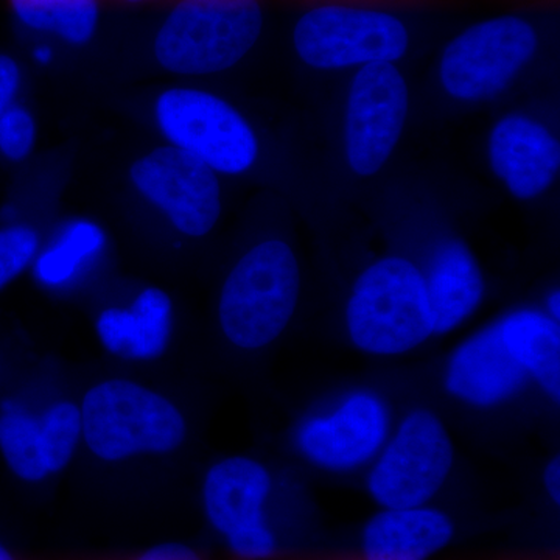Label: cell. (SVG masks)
Returning a JSON list of instances; mask_svg holds the SVG:
<instances>
[{
  "label": "cell",
  "instance_id": "1",
  "mask_svg": "<svg viewBox=\"0 0 560 560\" xmlns=\"http://www.w3.org/2000/svg\"><path fill=\"white\" fill-rule=\"evenodd\" d=\"M345 330L352 348L372 359H399L436 337L420 265L400 254L371 261L353 280Z\"/></svg>",
  "mask_w": 560,
  "mask_h": 560
},
{
  "label": "cell",
  "instance_id": "2",
  "mask_svg": "<svg viewBox=\"0 0 560 560\" xmlns=\"http://www.w3.org/2000/svg\"><path fill=\"white\" fill-rule=\"evenodd\" d=\"M301 296L296 253L280 238L250 246L221 285L219 326L235 349L268 348L289 329Z\"/></svg>",
  "mask_w": 560,
  "mask_h": 560
},
{
  "label": "cell",
  "instance_id": "3",
  "mask_svg": "<svg viewBox=\"0 0 560 560\" xmlns=\"http://www.w3.org/2000/svg\"><path fill=\"white\" fill-rule=\"evenodd\" d=\"M261 0H176L153 39L154 60L180 77L237 66L264 31Z\"/></svg>",
  "mask_w": 560,
  "mask_h": 560
},
{
  "label": "cell",
  "instance_id": "4",
  "mask_svg": "<svg viewBox=\"0 0 560 560\" xmlns=\"http://www.w3.org/2000/svg\"><path fill=\"white\" fill-rule=\"evenodd\" d=\"M80 411L84 445L105 463L167 455L187 438L183 411L168 397L128 378L92 386Z\"/></svg>",
  "mask_w": 560,
  "mask_h": 560
},
{
  "label": "cell",
  "instance_id": "5",
  "mask_svg": "<svg viewBox=\"0 0 560 560\" xmlns=\"http://www.w3.org/2000/svg\"><path fill=\"white\" fill-rule=\"evenodd\" d=\"M456 445L433 408L415 407L396 418L388 440L366 470L368 493L378 508L431 504L451 481Z\"/></svg>",
  "mask_w": 560,
  "mask_h": 560
},
{
  "label": "cell",
  "instance_id": "6",
  "mask_svg": "<svg viewBox=\"0 0 560 560\" xmlns=\"http://www.w3.org/2000/svg\"><path fill=\"white\" fill-rule=\"evenodd\" d=\"M153 116L167 145L205 162L217 175H243L259 160V139L248 119L213 92L168 88L154 101Z\"/></svg>",
  "mask_w": 560,
  "mask_h": 560
},
{
  "label": "cell",
  "instance_id": "7",
  "mask_svg": "<svg viewBox=\"0 0 560 560\" xmlns=\"http://www.w3.org/2000/svg\"><path fill=\"white\" fill-rule=\"evenodd\" d=\"M394 422L385 394L357 386L301 419L294 429V451L315 470L355 474L371 466Z\"/></svg>",
  "mask_w": 560,
  "mask_h": 560
},
{
  "label": "cell",
  "instance_id": "8",
  "mask_svg": "<svg viewBox=\"0 0 560 560\" xmlns=\"http://www.w3.org/2000/svg\"><path fill=\"white\" fill-rule=\"evenodd\" d=\"M293 46L308 68H361L400 60L410 47V32L386 11L329 2L302 14L293 28Z\"/></svg>",
  "mask_w": 560,
  "mask_h": 560
},
{
  "label": "cell",
  "instance_id": "9",
  "mask_svg": "<svg viewBox=\"0 0 560 560\" xmlns=\"http://www.w3.org/2000/svg\"><path fill=\"white\" fill-rule=\"evenodd\" d=\"M539 50V33L514 14L477 22L442 51L440 81L459 102H485L508 90Z\"/></svg>",
  "mask_w": 560,
  "mask_h": 560
},
{
  "label": "cell",
  "instance_id": "10",
  "mask_svg": "<svg viewBox=\"0 0 560 560\" xmlns=\"http://www.w3.org/2000/svg\"><path fill=\"white\" fill-rule=\"evenodd\" d=\"M128 175L136 194L184 237H206L219 223V175L186 151L165 143L132 162Z\"/></svg>",
  "mask_w": 560,
  "mask_h": 560
},
{
  "label": "cell",
  "instance_id": "11",
  "mask_svg": "<svg viewBox=\"0 0 560 560\" xmlns=\"http://www.w3.org/2000/svg\"><path fill=\"white\" fill-rule=\"evenodd\" d=\"M410 94L394 62L361 66L350 83L345 143L349 167L372 176L385 167L404 132Z\"/></svg>",
  "mask_w": 560,
  "mask_h": 560
},
{
  "label": "cell",
  "instance_id": "12",
  "mask_svg": "<svg viewBox=\"0 0 560 560\" xmlns=\"http://www.w3.org/2000/svg\"><path fill=\"white\" fill-rule=\"evenodd\" d=\"M442 383L453 400L478 411L506 407L530 388L528 375L512 359L493 323L453 348Z\"/></svg>",
  "mask_w": 560,
  "mask_h": 560
},
{
  "label": "cell",
  "instance_id": "13",
  "mask_svg": "<svg viewBox=\"0 0 560 560\" xmlns=\"http://www.w3.org/2000/svg\"><path fill=\"white\" fill-rule=\"evenodd\" d=\"M493 175L517 200H534L559 175L560 143L544 121L510 114L497 121L488 142Z\"/></svg>",
  "mask_w": 560,
  "mask_h": 560
},
{
  "label": "cell",
  "instance_id": "14",
  "mask_svg": "<svg viewBox=\"0 0 560 560\" xmlns=\"http://www.w3.org/2000/svg\"><path fill=\"white\" fill-rule=\"evenodd\" d=\"M275 478L261 460L232 455L206 471L201 501L206 518L223 537L257 523L268 522Z\"/></svg>",
  "mask_w": 560,
  "mask_h": 560
},
{
  "label": "cell",
  "instance_id": "15",
  "mask_svg": "<svg viewBox=\"0 0 560 560\" xmlns=\"http://www.w3.org/2000/svg\"><path fill=\"white\" fill-rule=\"evenodd\" d=\"M420 268L436 337L460 329L480 311L486 294L485 272L467 243L459 238L438 242Z\"/></svg>",
  "mask_w": 560,
  "mask_h": 560
},
{
  "label": "cell",
  "instance_id": "16",
  "mask_svg": "<svg viewBox=\"0 0 560 560\" xmlns=\"http://www.w3.org/2000/svg\"><path fill=\"white\" fill-rule=\"evenodd\" d=\"M455 534L451 515L433 504L378 508L361 533V560H430Z\"/></svg>",
  "mask_w": 560,
  "mask_h": 560
},
{
  "label": "cell",
  "instance_id": "17",
  "mask_svg": "<svg viewBox=\"0 0 560 560\" xmlns=\"http://www.w3.org/2000/svg\"><path fill=\"white\" fill-rule=\"evenodd\" d=\"M175 308L167 291L145 287L130 305L103 308L95 331L103 349L127 361L160 359L171 342Z\"/></svg>",
  "mask_w": 560,
  "mask_h": 560
},
{
  "label": "cell",
  "instance_id": "18",
  "mask_svg": "<svg viewBox=\"0 0 560 560\" xmlns=\"http://www.w3.org/2000/svg\"><path fill=\"white\" fill-rule=\"evenodd\" d=\"M512 359L552 404L560 400V323L540 307H518L492 320Z\"/></svg>",
  "mask_w": 560,
  "mask_h": 560
},
{
  "label": "cell",
  "instance_id": "19",
  "mask_svg": "<svg viewBox=\"0 0 560 560\" xmlns=\"http://www.w3.org/2000/svg\"><path fill=\"white\" fill-rule=\"evenodd\" d=\"M106 246L108 235L101 223L69 220L46 246H40L32 264L33 278L43 289H69L101 259Z\"/></svg>",
  "mask_w": 560,
  "mask_h": 560
},
{
  "label": "cell",
  "instance_id": "20",
  "mask_svg": "<svg viewBox=\"0 0 560 560\" xmlns=\"http://www.w3.org/2000/svg\"><path fill=\"white\" fill-rule=\"evenodd\" d=\"M22 27L84 46L94 38L101 21L98 0H9Z\"/></svg>",
  "mask_w": 560,
  "mask_h": 560
},
{
  "label": "cell",
  "instance_id": "21",
  "mask_svg": "<svg viewBox=\"0 0 560 560\" xmlns=\"http://www.w3.org/2000/svg\"><path fill=\"white\" fill-rule=\"evenodd\" d=\"M0 453L22 481L39 482L50 477L40 452L38 415L14 401L0 411Z\"/></svg>",
  "mask_w": 560,
  "mask_h": 560
},
{
  "label": "cell",
  "instance_id": "22",
  "mask_svg": "<svg viewBox=\"0 0 560 560\" xmlns=\"http://www.w3.org/2000/svg\"><path fill=\"white\" fill-rule=\"evenodd\" d=\"M38 418L44 466L49 475L60 474L83 442L80 405L69 400L55 401Z\"/></svg>",
  "mask_w": 560,
  "mask_h": 560
},
{
  "label": "cell",
  "instance_id": "23",
  "mask_svg": "<svg viewBox=\"0 0 560 560\" xmlns=\"http://www.w3.org/2000/svg\"><path fill=\"white\" fill-rule=\"evenodd\" d=\"M39 248L38 231L31 224L13 223L0 228V291L32 268Z\"/></svg>",
  "mask_w": 560,
  "mask_h": 560
},
{
  "label": "cell",
  "instance_id": "24",
  "mask_svg": "<svg viewBox=\"0 0 560 560\" xmlns=\"http://www.w3.org/2000/svg\"><path fill=\"white\" fill-rule=\"evenodd\" d=\"M38 139V125L32 110L25 106H11L0 116V156L10 162L31 158Z\"/></svg>",
  "mask_w": 560,
  "mask_h": 560
},
{
  "label": "cell",
  "instance_id": "25",
  "mask_svg": "<svg viewBox=\"0 0 560 560\" xmlns=\"http://www.w3.org/2000/svg\"><path fill=\"white\" fill-rule=\"evenodd\" d=\"M224 539L234 555L246 560L268 559L278 550V537L268 522L246 526Z\"/></svg>",
  "mask_w": 560,
  "mask_h": 560
},
{
  "label": "cell",
  "instance_id": "26",
  "mask_svg": "<svg viewBox=\"0 0 560 560\" xmlns=\"http://www.w3.org/2000/svg\"><path fill=\"white\" fill-rule=\"evenodd\" d=\"M22 68L13 55L0 51V116L16 105L22 88Z\"/></svg>",
  "mask_w": 560,
  "mask_h": 560
},
{
  "label": "cell",
  "instance_id": "27",
  "mask_svg": "<svg viewBox=\"0 0 560 560\" xmlns=\"http://www.w3.org/2000/svg\"><path fill=\"white\" fill-rule=\"evenodd\" d=\"M132 560H202L194 548L178 541L154 545Z\"/></svg>",
  "mask_w": 560,
  "mask_h": 560
},
{
  "label": "cell",
  "instance_id": "28",
  "mask_svg": "<svg viewBox=\"0 0 560 560\" xmlns=\"http://www.w3.org/2000/svg\"><path fill=\"white\" fill-rule=\"evenodd\" d=\"M541 485H544L545 495L550 499L555 506L560 504V456H551L545 463L541 469Z\"/></svg>",
  "mask_w": 560,
  "mask_h": 560
},
{
  "label": "cell",
  "instance_id": "29",
  "mask_svg": "<svg viewBox=\"0 0 560 560\" xmlns=\"http://www.w3.org/2000/svg\"><path fill=\"white\" fill-rule=\"evenodd\" d=\"M541 311L547 313L551 319L558 320L560 323V291L559 289H552L550 293L545 298L544 307H540Z\"/></svg>",
  "mask_w": 560,
  "mask_h": 560
},
{
  "label": "cell",
  "instance_id": "30",
  "mask_svg": "<svg viewBox=\"0 0 560 560\" xmlns=\"http://www.w3.org/2000/svg\"><path fill=\"white\" fill-rule=\"evenodd\" d=\"M0 560H16V558L11 555V551L5 547V545L2 544V541H0Z\"/></svg>",
  "mask_w": 560,
  "mask_h": 560
},
{
  "label": "cell",
  "instance_id": "31",
  "mask_svg": "<svg viewBox=\"0 0 560 560\" xmlns=\"http://www.w3.org/2000/svg\"><path fill=\"white\" fill-rule=\"evenodd\" d=\"M36 58H38L40 65H47L50 61L51 55L49 50H38Z\"/></svg>",
  "mask_w": 560,
  "mask_h": 560
},
{
  "label": "cell",
  "instance_id": "32",
  "mask_svg": "<svg viewBox=\"0 0 560 560\" xmlns=\"http://www.w3.org/2000/svg\"><path fill=\"white\" fill-rule=\"evenodd\" d=\"M124 2L131 3V5H139V3L149 2V0H124Z\"/></svg>",
  "mask_w": 560,
  "mask_h": 560
},
{
  "label": "cell",
  "instance_id": "33",
  "mask_svg": "<svg viewBox=\"0 0 560 560\" xmlns=\"http://www.w3.org/2000/svg\"><path fill=\"white\" fill-rule=\"evenodd\" d=\"M350 2H355V0H350ZM359 2H368V0H359Z\"/></svg>",
  "mask_w": 560,
  "mask_h": 560
}]
</instances>
